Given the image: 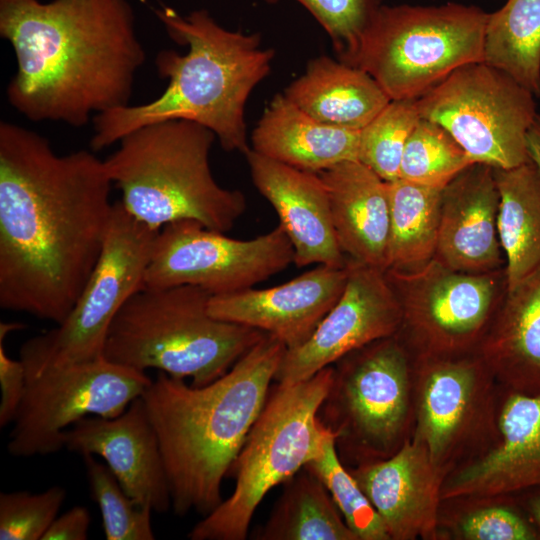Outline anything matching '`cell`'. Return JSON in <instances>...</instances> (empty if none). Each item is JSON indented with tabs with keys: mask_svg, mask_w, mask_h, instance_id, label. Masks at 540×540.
I'll use <instances>...</instances> for the list:
<instances>
[{
	"mask_svg": "<svg viewBox=\"0 0 540 540\" xmlns=\"http://www.w3.org/2000/svg\"><path fill=\"white\" fill-rule=\"evenodd\" d=\"M498 209L493 167L471 164L442 189L434 258L451 269L468 273L504 269Z\"/></svg>",
	"mask_w": 540,
	"mask_h": 540,
	"instance_id": "22",
	"label": "cell"
},
{
	"mask_svg": "<svg viewBox=\"0 0 540 540\" xmlns=\"http://www.w3.org/2000/svg\"><path fill=\"white\" fill-rule=\"evenodd\" d=\"M259 540H358L322 481L303 468L286 482Z\"/></svg>",
	"mask_w": 540,
	"mask_h": 540,
	"instance_id": "28",
	"label": "cell"
},
{
	"mask_svg": "<svg viewBox=\"0 0 540 540\" xmlns=\"http://www.w3.org/2000/svg\"><path fill=\"white\" fill-rule=\"evenodd\" d=\"M534 97L509 75L476 62L456 69L416 103L421 117L444 127L472 163L508 169L530 159Z\"/></svg>",
	"mask_w": 540,
	"mask_h": 540,
	"instance_id": "11",
	"label": "cell"
},
{
	"mask_svg": "<svg viewBox=\"0 0 540 540\" xmlns=\"http://www.w3.org/2000/svg\"><path fill=\"white\" fill-rule=\"evenodd\" d=\"M360 130L324 124L283 93L269 102L251 135V149L288 166L320 173L358 160Z\"/></svg>",
	"mask_w": 540,
	"mask_h": 540,
	"instance_id": "25",
	"label": "cell"
},
{
	"mask_svg": "<svg viewBox=\"0 0 540 540\" xmlns=\"http://www.w3.org/2000/svg\"><path fill=\"white\" fill-rule=\"evenodd\" d=\"M158 231L131 216L120 200L114 202L102 253L71 312L21 346L26 377L103 357L114 317L144 286Z\"/></svg>",
	"mask_w": 540,
	"mask_h": 540,
	"instance_id": "10",
	"label": "cell"
},
{
	"mask_svg": "<svg viewBox=\"0 0 540 540\" xmlns=\"http://www.w3.org/2000/svg\"><path fill=\"white\" fill-rule=\"evenodd\" d=\"M91 518L84 506H74L52 522L42 540H86Z\"/></svg>",
	"mask_w": 540,
	"mask_h": 540,
	"instance_id": "39",
	"label": "cell"
},
{
	"mask_svg": "<svg viewBox=\"0 0 540 540\" xmlns=\"http://www.w3.org/2000/svg\"><path fill=\"white\" fill-rule=\"evenodd\" d=\"M287 348L266 334L223 376L193 386L158 373L141 395L157 433L173 512L211 513Z\"/></svg>",
	"mask_w": 540,
	"mask_h": 540,
	"instance_id": "3",
	"label": "cell"
},
{
	"mask_svg": "<svg viewBox=\"0 0 540 540\" xmlns=\"http://www.w3.org/2000/svg\"><path fill=\"white\" fill-rule=\"evenodd\" d=\"M332 377L331 365L304 381L271 387L229 472L236 479L232 494L193 526L189 539L247 538L265 495L320 455L334 435L318 416Z\"/></svg>",
	"mask_w": 540,
	"mask_h": 540,
	"instance_id": "7",
	"label": "cell"
},
{
	"mask_svg": "<svg viewBox=\"0 0 540 540\" xmlns=\"http://www.w3.org/2000/svg\"><path fill=\"white\" fill-rule=\"evenodd\" d=\"M66 498L63 487L0 494V539L42 540Z\"/></svg>",
	"mask_w": 540,
	"mask_h": 540,
	"instance_id": "36",
	"label": "cell"
},
{
	"mask_svg": "<svg viewBox=\"0 0 540 540\" xmlns=\"http://www.w3.org/2000/svg\"><path fill=\"white\" fill-rule=\"evenodd\" d=\"M367 1L373 8L381 5V2H382V0H367Z\"/></svg>",
	"mask_w": 540,
	"mask_h": 540,
	"instance_id": "42",
	"label": "cell"
},
{
	"mask_svg": "<svg viewBox=\"0 0 540 540\" xmlns=\"http://www.w3.org/2000/svg\"><path fill=\"white\" fill-rule=\"evenodd\" d=\"M401 307L397 336L413 356L477 352L506 293L504 269L468 273L435 258L407 271L385 270Z\"/></svg>",
	"mask_w": 540,
	"mask_h": 540,
	"instance_id": "12",
	"label": "cell"
},
{
	"mask_svg": "<svg viewBox=\"0 0 540 540\" xmlns=\"http://www.w3.org/2000/svg\"><path fill=\"white\" fill-rule=\"evenodd\" d=\"M64 448L100 456L137 504L157 513L172 507L171 491L157 433L142 397L114 418L86 416L63 433Z\"/></svg>",
	"mask_w": 540,
	"mask_h": 540,
	"instance_id": "18",
	"label": "cell"
},
{
	"mask_svg": "<svg viewBox=\"0 0 540 540\" xmlns=\"http://www.w3.org/2000/svg\"><path fill=\"white\" fill-rule=\"evenodd\" d=\"M493 169L499 193L498 234L510 290L540 267V171L531 159L513 168Z\"/></svg>",
	"mask_w": 540,
	"mask_h": 540,
	"instance_id": "27",
	"label": "cell"
},
{
	"mask_svg": "<svg viewBox=\"0 0 540 540\" xmlns=\"http://www.w3.org/2000/svg\"><path fill=\"white\" fill-rule=\"evenodd\" d=\"M216 135L186 120L141 127L119 141L105 160L121 203L154 230L179 220L229 231L247 208L246 197L215 180L209 155Z\"/></svg>",
	"mask_w": 540,
	"mask_h": 540,
	"instance_id": "5",
	"label": "cell"
},
{
	"mask_svg": "<svg viewBox=\"0 0 540 540\" xmlns=\"http://www.w3.org/2000/svg\"><path fill=\"white\" fill-rule=\"evenodd\" d=\"M388 191V269H416L436 253L442 189L399 178L388 182Z\"/></svg>",
	"mask_w": 540,
	"mask_h": 540,
	"instance_id": "30",
	"label": "cell"
},
{
	"mask_svg": "<svg viewBox=\"0 0 540 540\" xmlns=\"http://www.w3.org/2000/svg\"><path fill=\"white\" fill-rule=\"evenodd\" d=\"M104 160L57 154L38 133L0 123V307L58 325L102 253L114 203Z\"/></svg>",
	"mask_w": 540,
	"mask_h": 540,
	"instance_id": "1",
	"label": "cell"
},
{
	"mask_svg": "<svg viewBox=\"0 0 540 540\" xmlns=\"http://www.w3.org/2000/svg\"><path fill=\"white\" fill-rule=\"evenodd\" d=\"M273 4L280 0H263ZM303 5L329 35L340 61L356 47L373 7L367 0H296Z\"/></svg>",
	"mask_w": 540,
	"mask_h": 540,
	"instance_id": "37",
	"label": "cell"
},
{
	"mask_svg": "<svg viewBox=\"0 0 540 540\" xmlns=\"http://www.w3.org/2000/svg\"><path fill=\"white\" fill-rule=\"evenodd\" d=\"M345 266L341 296L303 344L286 350L276 383L309 379L346 354L399 331L401 307L385 271L348 257Z\"/></svg>",
	"mask_w": 540,
	"mask_h": 540,
	"instance_id": "16",
	"label": "cell"
},
{
	"mask_svg": "<svg viewBox=\"0 0 540 540\" xmlns=\"http://www.w3.org/2000/svg\"><path fill=\"white\" fill-rule=\"evenodd\" d=\"M344 255L362 264L388 269L390 203L388 182L359 160L319 173Z\"/></svg>",
	"mask_w": 540,
	"mask_h": 540,
	"instance_id": "23",
	"label": "cell"
},
{
	"mask_svg": "<svg viewBox=\"0 0 540 540\" xmlns=\"http://www.w3.org/2000/svg\"><path fill=\"white\" fill-rule=\"evenodd\" d=\"M91 497L97 503L107 540H153L151 508L137 504L123 490L106 464L82 456Z\"/></svg>",
	"mask_w": 540,
	"mask_h": 540,
	"instance_id": "34",
	"label": "cell"
},
{
	"mask_svg": "<svg viewBox=\"0 0 540 540\" xmlns=\"http://www.w3.org/2000/svg\"><path fill=\"white\" fill-rule=\"evenodd\" d=\"M292 263L294 249L279 224L239 240L197 221L179 220L158 231L143 287L193 285L220 296L254 287Z\"/></svg>",
	"mask_w": 540,
	"mask_h": 540,
	"instance_id": "15",
	"label": "cell"
},
{
	"mask_svg": "<svg viewBox=\"0 0 540 540\" xmlns=\"http://www.w3.org/2000/svg\"><path fill=\"white\" fill-rule=\"evenodd\" d=\"M471 164L463 148L444 127L421 117L407 139L399 178L443 189Z\"/></svg>",
	"mask_w": 540,
	"mask_h": 540,
	"instance_id": "31",
	"label": "cell"
},
{
	"mask_svg": "<svg viewBox=\"0 0 540 540\" xmlns=\"http://www.w3.org/2000/svg\"><path fill=\"white\" fill-rule=\"evenodd\" d=\"M413 357L411 437L445 478L494 439L500 386L477 352Z\"/></svg>",
	"mask_w": 540,
	"mask_h": 540,
	"instance_id": "13",
	"label": "cell"
},
{
	"mask_svg": "<svg viewBox=\"0 0 540 540\" xmlns=\"http://www.w3.org/2000/svg\"><path fill=\"white\" fill-rule=\"evenodd\" d=\"M527 150L529 158L540 171V113L527 133Z\"/></svg>",
	"mask_w": 540,
	"mask_h": 540,
	"instance_id": "41",
	"label": "cell"
},
{
	"mask_svg": "<svg viewBox=\"0 0 540 540\" xmlns=\"http://www.w3.org/2000/svg\"><path fill=\"white\" fill-rule=\"evenodd\" d=\"M477 353L501 387L540 393V267L506 289Z\"/></svg>",
	"mask_w": 540,
	"mask_h": 540,
	"instance_id": "24",
	"label": "cell"
},
{
	"mask_svg": "<svg viewBox=\"0 0 540 540\" xmlns=\"http://www.w3.org/2000/svg\"><path fill=\"white\" fill-rule=\"evenodd\" d=\"M24 327L21 323L0 324V426L13 422L26 387V371L22 361L10 358L5 349L7 335Z\"/></svg>",
	"mask_w": 540,
	"mask_h": 540,
	"instance_id": "38",
	"label": "cell"
},
{
	"mask_svg": "<svg viewBox=\"0 0 540 540\" xmlns=\"http://www.w3.org/2000/svg\"><path fill=\"white\" fill-rule=\"evenodd\" d=\"M346 281V266L317 265L274 287L212 296L208 310L219 320L258 329L293 349L312 335L341 296Z\"/></svg>",
	"mask_w": 540,
	"mask_h": 540,
	"instance_id": "20",
	"label": "cell"
},
{
	"mask_svg": "<svg viewBox=\"0 0 540 540\" xmlns=\"http://www.w3.org/2000/svg\"><path fill=\"white\" fill-rule=\"evenodd\" d=\"M245 157L254 186L274 208L293 246L294 264L344 267L347 257L339 246L319 173L288 166L252 149Z\"/></svg>",
	"mask_w": 540,
	"mask_h": 540,
	"instance_id": "21",
	"label": "cell"
},
{
	"mask_svg": "<svg viewBox=\"0 0 540 540\" xmlns=\"http://www.w3.org/2000/svg\"><path fill=\"white\" fill-rule=\"evenodd\" d=\"M335 439L334 434L320 455L304 468L322 481L345 523L358 540H390L381 518L350 470L343 464Z\"/></svg>",
	"mask_w": 540,
	"mask_h": 540,
	"instance_id": "32",
	"label": "cell"
},
{
	"mask_svg": "<svg viewBox=\"0 0 540 540\" xmlns=\"http://www.w3.org/2000/svg\"><path fill=\"white\" fill-rule=\"evenodd\" d=\"M453 521L452 531L463 540H540V531L511 496L478 500Z\"/></svg>",
	"mask_w": 540,
	"mask_h": 540,
	"instance_id": "35",
	"label": "cell"
},
{
	"mask_svg": "<svg viewBox=\"0 0 540 540\" xmlns=\"http://www.w3.org/2000/svg\"><path fill=\"white\" fill-rule=\"evenodd\" d=\"M283 94L316 120L361 130L391 101L365 71L328 56L310 60Z\"/></svg>",
	"mask_w": 540,
	"mask_h": 540,
	"instance_id": "26",
	"label": "cell"
},
{
	"mask_svg": "<svg viewBox=\"0 0 540 540\" xmlns=\"http://www.w3.org/2000/svg\"><path fill=\"white\" fill-rule=\"evenodd\" d=\"M185 54L162 50L155 58L165 90L141 105L114 108L93 117L92 151L119 142L141 127L186 120L211 130L225 151L246 154L245 106L253 89L269 74L275 52L262 47L261 35L220 26L207 10L186 16L163 6L154 10Z\"/></svg>",
	"mask_w": 540,
	"mask_h": 540,
	"instance_id": "4",
	"label": "cell"
},
{
	"mask_svg": "<svg viewBox=\"0 0 540 540\" xmlns=\"http://www.w3.org/2000/svg\"><path fill=\"white\" fill-rule=\"evenodd\" d=\"M349 470L384 523L390 540L440 538L444 475L419 441L410 436L390 457Z\"/></svg>",
	"mask_w": 540,
	"mask_h": 540,
	"instance_id": "19",
	"label": "cell"
},
{
	"mask_svg": "<svg viewBox=\"0 0 540 540\" xmlns=\"http://www.w3.org/2000/svg\"><path fill=\"white\" fill-rule=\"evenodd\" d=\"M421 115L413 100H391L359 133L358 160L384 181L399 179L407 139Z\"/></svg>",
	"mask_w": 540,
	"mask_h": 540,
	"instance_id": "33",
	"label": "cell"
},
{
	"mask_svg": "<svg viewBox=\"0 0 540 540\" xmlns=\"http://www.w3.org/2000/svg\"><path fill=\"white\" fill-rule=\"evenodd\" d=\"M496 426L486 448L445 476L443 502L512 496L540 487V393L500 386Z\"/></svg>",
	"mask_w": 540,
	"mask_h": 540,
	"instance_id": "17",
	"label": "cell"
},
{
	"mask_svg": "<svg viewBox=\"0 0 540 540\" xmlns=\"http://www.w3.org/2000/svg\"><path fill=\"white\" fill-rule=\"evenodd\" d=\"M0 35L17 62L8 102L31 121L81 127L129 105L145 61L128 0H0Z\"/></svg>",
	"mask_w": 540,
	"mask_h": 540,
	"instance_id": "2",
	"label": "cell"
},
{
	"mask_svg": "<svg viewBox=\"0 0 540 540\" xmlns=\"http://www.w3.org/2000/svg\"><path fill=\"white\" fill-rule=\"evenodd\" d=\"M516 501L540 531V487L521 491Z\"/></svg>",
	"mask_w": 540,
	"mask_h": 540,
	"instance_id": "40",
	"label": "cell"
},
{
	"mask_svg": "<svg viewBox=\"0 0 540 540\" xmlns=\"http://www.w3.org/2000/svg\"><path fill=\"white\" fill-rule=\"evenodd\" d=\"M151 381L145 371L104 357L26 377L7 450L14 457L58 452L68 427L86 416L121 415Z\"/></svg>",
	"mask_w": 540,
	"mask_h": 540,
	"instance_id": "14",
	"label": "cell"
},
{
	"mask_svg": "<svg viewBox=\"0 0 540 540\" xmlns=\"http://www.w3.org/2000/svg\"><path fill=\"white\" fill-rule=\"evenodd\" d=\"M318 416L355 466L393 455L414 423V357L395 334L336 361Z\"/></svg>",
	"mask_w": 540,
	"mask_h": 540,
	"instance_id": "9",
	"label": "cell"
},
{
	"mask_svg": "<svg viewBox=\"0 0 540 540\" xmlns=\"http://www.w3.org/2000/svg\"><path fill=\"white\" fill-rule=\"evenodd\" d=\"M488 13L473 5H379L344 63L368 73L391 100L421 97L456 69L483 61Z\"/></svg>",
	"mask_w": 540,
	"mask_h": 540,
	"instance_id": "8",
	"label": "cell"
},
{
	"mask_svg": "<svg viewBox=\"0 0 540 540\" xmlns=\"http://www.w3.org/2000/svg\"><path fill=\"white\" fill-rule=\"evenodd\" d=\"M482 62L540 96V0H507L488 13Z\"/></svg>",
	"mask_w": 540,
	"mask_h": 540,
	"instance_id": "29",
	"label": "cell"
},
{
	"mask_svg": "<svg viewBox=\"0 0 540 540\" xmlns=\"http://www.w3.org/2000/svg\"><path fill=\"white\" fill-rule=\"evenodd\" d=\"M211 297L193 285L143 287L114 317L103 357L140 371L190 378L193 386L215 381L266 333L213 317Z\"/></svg>",
	"mask_w": 540,
	"mask_h": 540,
	"instance_id": "6",
	"label": "cell"
}]
</instances>
